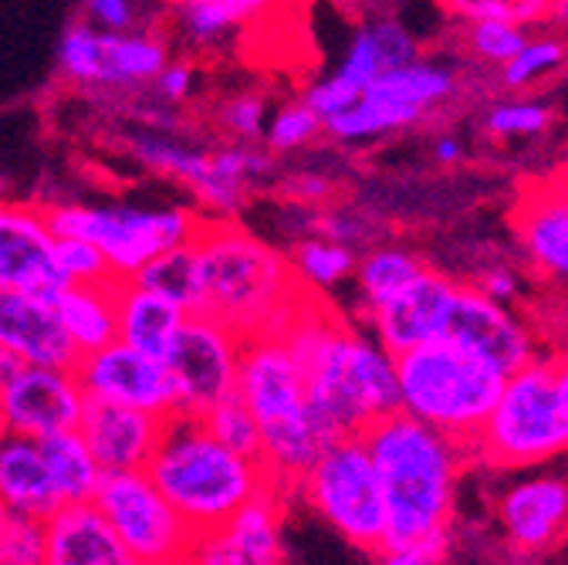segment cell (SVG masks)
<instances>
[{
    "label": "cell",
    "mask_w": 568,
    "mask_h": 565,
    "mask_svg": "<svg viewBox=\"0 0 568 565\" xmlns=\"http://www.w3.org/2000/svg\"><path fill=\"white\" fill-rule=\"evenodd\" d=\"M359 437L379 471L389 512L376 558L389 565H437L450 558V522L470 457L467 444L403 410L376 416Z\"/></svg>",
    "instance_id": "cell-1"
},
{
    "label": "cell",
    "mask_w": 568,
    "mask_h": 565,
    "mask_svg": "<svg viewBox=\"0 0 568 565\" xmlns=\"http://www.w3.org/2000/svg\"><path fill=\"white\" fill-rule=\"evenodd\" d=\"M281 339L302 366L308 410L325 447L399 410L393 352L376 335L342 322L315 292L284 322Z\"/></svg>",
    "instance_id": "cell-2"
},
{
    "label": "cell",
    "mask_w": 568,
    "mask_h": 565,
    "mask_svg": "<svg viewBox=\"0 0 568 565\" xmlns=\"http://www.w3.org/2000/svg\"><path fill=\"white\" fill-rule=\"evenodd\" d=\"M196 312L227 322L241 339L281 332L312 292L292 271V261L231 221H203L196 238Z\"/></svg>",
    "instance_id": "cell-3"
},
{
    "label": "cell",
    "mask_w": 568,
    "mask_h": 565,
    "mask_svg": "<svg viewBox=\"0 0 568 565\" xmlns=\"http://www.w3.org/2000/svg\"><path fill=\"white\" fill-rule=\"evenodd\" d=\"M146 474L183 522L200 532L221 528L241 505L274 487L257 457L237 454L206 431L200 413H170Z\"/></svg>",
    "instance_id": "cell-4"
},
{
    "label": "cell",
    "mask_w": 568,
    "mask_h": 565,
    "mask_svg": "<svg viewBox=\"0 0 568 565\" xmlns=\"http://www.w3.org/2000/svg\"><path fill=\"white\" fill-rule=\"evenodd\" d=\"M234 390L257 420V461L264 464L277 491L292 494L298 477L322 454L325 441L315 431V420L308 410L302 366L295 363L281 332H261L244 339Z\"/></svg>",
    "instance_id": "cell-5"
},
{
    "label": "cell",
    "mask_w": 568,
    "mask_h": 565,
    "mask_svg": "<svg viewBox=\"0 0 568 565\" xmlns=\"http://www.w3.org/2000/svg\"><path fill=\"white\" fill-rule=\"evenodd\" d=\"M393 360L399 410L460 444L474 441L508 380L505 370L447 335L403 349Z\"/></svg>",
    "instance_id": "cell-6"
},
{
    "label": "cell",
    "mask_w": 568,
    "mask_h": 565,
    "mask_svg": "<svg viewBox=\"0 0 568 565\" xmlns=\"http://www.w3.org/2000/svg\"><path fill=\"white\" fill-rule=\"evenodd\" d=\"M470 457L497 471L538 467L568 454V410L551 356H535L508 373L505 390L467 444Z\"/></svg>",
    "instance_id": "cell-7"
},
{
    "label": "cell",
    "mask_w": 568,
    "mask_h": 565,
    "mask_svg": "<svg viewBox=\"0 0 568 565\" xmlns=\"http://www.w3.org/2000/svg\"><path fill=\"white\" fill-rule=\"evenodd\" d=\"M292 494H302L308 508L352 548L373 558L379 555L389 522L386 491L359 434L338 437L322 447Z\"/></svg>",
    "instance_id": "cell-8"
},
{
    "label": "cell",
    "mask_w": 568,
    "mask_h": 565,
    "mask_svg": "<svg viewBox=\"0 0 568 565\" xmlns=\"http://www.w3.org/2000/svg\"><path fill=\"white\" fill-rule=\"evenodd\" d=\"M44 218L54 234H75L102 248L112 274L129 281L156 254L190 244L203 218L183 206H82L61 203L44 206Z\"/></svg>",
    "instance_id": "cell-9"
},
{
    "label": "cell",
    "mask_w": 568,
    "mask_h": 565,
    "mask_svg": "<svg viewBox=\"0 0 568 565\" xmlns=\"http://www.w3.org/2000/svg\"><path fill=\"white\" fill-rule=\"evenodd\" d=\"M92 502L109 518L132 565H173L190 558L193 528L166 502L146 467L102 471Z\"/></svg>",
    "instance_id": "cell-10"
},
{
    "label": "cell",
    "mask_w": 568,
    "mask_h": 565,
    "mask_svg": "<svg viewBox=\"0 0 568 565\" xmlns=\"http://www.w3.org/2000/svg\"><path fill=\"white\" fill-rule=\"evenodd\" d=\"M244 339L221 319L206 312H186L173 345L163 356L176 410L203 413L221 396L237 386V363H241Z\"/></svg>",
    "instance_id": "cell-11"
},
{
    "label": "cell",
    "mask_w": 568,
    "mask_h": 565,
    "mask_svg": "<svg viewBox=\"0 0 568 565\" xmlns=\"http://www.w3.org/2000/svg\"><path fill=\"white\" fill-rule=\"evenodd\" d=\"M166 61V44L146 31H99L92 24H71L58 44L61 75L75 85H146Z\"/></svg>",
    "instance_id": "cell-12"
},
{
    "label": "cell",
    "mask_w": 568,
    "mask_h": 565,
    "mask_svg": "<svg viewBox=\"0 0 568 565\" xmlns=\"http://www.w3.org/2000/svg\"><path fill=\"white\" fill-rule=\"evenodd\" d=\"M82 406L85 390L75 370L21 363L0 383V431L41 441L48 434L79 427Z\"/></svg>",
    "instance_id": "cell-13"
},
{
    "label": "cell",
    "mask_w": 568,
    "mask_h": 565,
    "mask_svg": "<svg viewBox=\"0 0 568 565\" xmlns=\"http://www.w3.org/2000/svg\"><path fill=\"white\" fill-rule=\"evenodd\" d=\"M419 58L416 38L393 18H379L355 31L342 64L305 92V102L322 115V122L359 99L383 72Z\"/></svg>",
    "instance_id": "cell-14"
},
{
    "label": "cell",
    "mask_w": 568,
    "mask_h": 565,
    "mask_svg": "<svg viewBox=\"0 0 568 565\" xmlns=\"http://www.w3.org/2000/svg\"><path fill=\"white\" fill-rule=\"evenodd\" d=\"M75 376H79L85 396L115 400V403L146 410L163 420L170 413H176V396H173L166 363L146 356V352H139L119 339L79 356Z\"/></svg>",
    "instance_id": "cell-15"
},
{
    "label": "cell",
    "mask_w": 568,
    "mask_h": 565,
    "mask_svg": "<svg viewBox=\"0 0 568 565\" xmlns=\"http://www.w3.org/2000/svg\"><path fill=\"white\" fill-rule=\"evenodd\" d=\"M497 528L521 558L561 548L568 542V477L531 474L508 484L497 498Z\"/></svg>",
    "instance_id": "cell-16"
},
{
    "label": "cell",
    "mask_w": 568,
    "mask_h": 565,
    "mask_svg": "<svg viewBox=\"0 0 568 565\" xmlns=\"http://www.w3.org/2000/svg\"><path fill=\"white\" fill-rule=\"evenodd\" d=\"M444 335L480 352L484 360H490L505 373H515L535 356H541L531 325L518 319L505 302H494L490 295H484L474 281L470 285H457Z\"/></svg>",
    "instance_id": "cell-17"
},
{
    "label": "cell",
    "mask_w": 568,
    "mask_h": 565,
    "mask_svg": "<svg viewBox=\"0 0 568 565\" xmlns=\"http://www.w3.org/2000/svg\"><path fill=\"white\" fill-rule=\"evenodd\" d=\"M284 491L267 487L247 505H241L221 528L193 535L190 558L203 565H274L284 562L281 538V502Z\"/></svg>",
    "instance_id": "cell-18"
},
{
    "label": "cell",
    "mask_w": 568,
    "mask_h": 565,
    "mask_svg": "<svg viewBox=\"0 0 568 565\" xmlns=\"http://www.w3.org/2000/svg\"><path fill=\"white\" fill-rule=\"evenodd\" d=\"M64 285L44 206L0 203V289L51 299Z\"/></svg>",
    "instance_id": "cell-19"
},
{
    "label": "cell",
    "mask_w": 568,
    "mask_h": 565,
    "mask_svg": "<svg viewBox=\"0 0 568 565\" xmlns=\"http://www.w3.org/2000/svg\"><path fill=\"white\" fill-rule=\"evenodd\" d=\"M454 295H457V281H450L434 268H423V274L409 289H403L386 305L366 312V322L373 335L396 356L403 349L444 335L454 309Z\"/></svg>",
    "instance_id": "cell-20"
},
{
    "label": "cell",
    "mask_w": 568,
    "mask_h": 565,
    "mask_svg": "<svg viewBox=\"0 0 568 565\" xmlns=\"http://www.w3.org/2000/svg\"><path fill=\"white\" fill-rule=\"evenodd\" d=\"M102 471H135L146 467L163 431V416L135 410L115 400L85 396L75 427Z\"/></svg>",
    "instance_id": "cell-21"
},
{
    "label": "cell",
    "mask_w": 568,
    "mask_h": 565,
    "mask_svg": "<svg viewBox=\"0 0 568 565\" xmlns=\"http://www.w3.org/2000/svg\"><path fill=\"white\" fill-rule=\"evenodd\" d=\"M515 234L531 271L568 289V183L558 173L521 193Z\"/></svg>",
    "instance_id": "cell-22"
},
{
    "label": "cell",
    "mask_w": 568,
    "mask_h": 565,
    "mask_svg": "<svg viewBox=\"0 0 568 565\" xmlns=\"http://www.w3.org/2000/svg\"><path fill=\"white\" fill-rule=\"evenodd\" d=\"M0 345L21 363L75 370L79 349L64 335L48 299L31 292L0 289Z\"/></svg>",
    "instance_id": "cell-23"
},
{
    "label": "cell",
    "mask_w": 568,
    "mask_h": 565,
    "mask_svg": "<svg viewBox=\"0 0 568 565\" xmlns=\"http://www.w3.org/2000/svg\"><path fill=\"white\" fill-rule=\"evenodd\" d=\"M41 525L44 565H132L95 502H64Z\"/></svg>",
    "instance_id": "cell-24"
},
{
    "label": "cell",
    "mask_w": 568,
    "mask_h": 565,
    "mask_svg": "<svg viewBox=\"0 0 568 565\" xmlns=\"http://www.w3.org/2000/svg\"><path fill=\"white\" fill-rule=\"evenodd\" d=\"M132 157L142 167H150V170L183 183L186 190H193V196L203 206L217 210V214H231V210H237L244 203V186L221 180L217 170H213L210 153H196V150L176 143V139H170L163 132H150V135L132 139Z\"/></svg>",
    "instance_id": "cell-25"
},
{
    "label": "cell",
    "mask_w": 568,
    "mask_h": 565,
    "mask_svg": "<svg viewBox=\"0 0 568 565\" xmlns=\"http://www.w3.org/2000/svg\"><path fill=\"white\" fill-rule=\"evenodd\" d=\"M61 505L34 437L0 431V512L44 522Z\"/></svg>",
    "instance_id": "cell-26"
},
{
    "label": "cell",
    "mask_w": 568,
    "mask_h": 565,
    "mask_svg": "<svg viewBox=\"0 0 568 565\" xmlns=\"http://www.w3.org/2000/svg\"><path fill=\"white\" fill-rule=\"evenodd\" d=\"M119 278L109 281H64L48 299L64 335L79 349V356L95 352L119 335Z\"/></svg>",
    "instance_id": "cell-27"
},
{
    "label": "cell",
    "mask_w": 568,
    "mask_h": 565,
    "mask_svg": "<svg viewBox=\"0 0 568 565\" xmlns=\"http://www.w3.org/2000/svg\"><path fill=\"white\" fill-rule=\"evenodd\" d=\"M186 319V309H180L176 302L135 285V281H122L119 285V342L146 352L153 360H163L173 335L180 332Z\"/></svg>",
    "instance_id": "cell-28"
},
{
    "label": "cell",
    "mask_w": 568,
    "mask_h": 565,
    "mask_svg": "<svg viewBox=\"0 0 568 565\" xmlns=\"http://www.w3.org/2000/svg\"><path fill=\"white\" fill-rule=\"evenodd\" d=\"M38 447L44 454V464H48V474L54 481L61 505L64 502H92V494L102 481V467L92 457L85 437L71 427V431L41 437Z\"/></svg>",
    "instance_id": "cell-29"
},
{
    "label": "cell",
    "mask_w": 568,
    "mask_h": 565,
    "mask_svg": "<svg viewBox=\"0 0 568 565\" xmlns=\"http://www.w3.org/2000/svg\"><path fill=\"white\" fill-rule=\"evenodd\" d=\"M423 261L406 251V248H373L366 251L359 261H355V281H359V299H363V312H373L379 305H386L389 299H396L403 289H409L413 281L423 274Z\"/></svg>",
    "instance_id": "cell-30"
},
{
    "label": "cell",
    "mask_w": 568,
    "mask_h": 565,
    "mask_svg": "<svg viewBox=\"0 0 568 565\" xmlns=\"http://www.w3.org/2000/svg\"><path fill=\"white\" fill-rule=\"evenodd\" d=\"M129 281H135V285H142V289H150V292L176 302L186 312H196L200 281H196V251H193V241L156 254L153 261L142 264Z\"/></svg>",
    "instance_id": "cell-31"
},
{
    "label": "cell",
    "mask_w": 568,
    "mask_h": 565,
    "mask_svg": "<svg viewBox=\"0 0 568 565\" xmlns=\"http://www.w3.org/2000/svg\"><path fill=\"white\" fill-rule=\"evenodd\" d=\"M288 261H292L295 278L312 292H328L355 271V251L348 244L328 241L322 234H308V238L295 241Z\"/></svg>",
    "instance_id": "cell-32"
},
{
    "label": "cell",
    "mask_w": 568,
    "mask_h": 565,
    "mask_svg": "<svg viewBox=\"0 0 568 565\" xmlns=\"http://www.w3.org/2000/svg\"><path fill=\"white\" fill-rule=\"evenodd\" d=\"M206 431L217 437L221 444H227L237 454L257 457L261 454V431H257V420L247 410V403L241 400L237 390H231L227 396H221L213 406H206L203 413Z\"/></svg>",
    "instance_id": "cell-33"
},
{
    "label": "cell",
    "mask_w": 568,
    "mask_h": 565,
    "mask_svg": "<svg viewBox=\"0 0 568 565\" xmlns=\"http://www.w3.org/2000/svg\"><path fill=\"white\" fill-rule=\"evenodd\" d=\"M325 132V122L322 115L302 99V102H292V105H281L274 112V119L264 125V143L271 153H295Z\"/></svg>",
    "instance_id": "cell-34"
},
{
    "label": "cell",
    "mask_w": 568,
    "mask_h": 565,
    "mask_svg": "<svg viewBox=\"0 0 568 565\" xmlns=\"http://www.w3.org/2000/svg\"><path fill=\"white\" fill-rule=\"evenodd\" d=\"M444 8L454 18L477 21V18H501L515 24H535L561 8V0H444Z\"/></svg>",
    "instance_id": "cell-35"
},
{
    "label": "cell",
    "mask_w": 568,
    "mask_h": 565,
    "mask_svg": "<svg viewBox=\"0 0 568 565\" xmlns=\"http://www.w3.org/2000/svg\"><path fill=\"white\" fill-rule=\"evenodd\" d=\"M525 41H528L525 28L515 21H501V18H477L467 28L470 51L487 64H505L525 48Z\"/></svg>",
    "instance_id": "cell-36"
},
{
    "label": "cell",
    "mask_w": 568,
    "mask_h": 565,
    "mask_svg": "<svg viewBox=\"0 0 568 565\" xmlns=\"http://www.w3.org/2000/svg\"><path fill=\"white\" fill-rule=\"evenodd\" d=\"M54 264L64 281H109L115 278L102 248L75 238V234H54Z\"/></svg>",
    "instance_id": "cell-37"
},
{
    "label": "cell",
    "mask_w": 568,
    "mask_h": 565,
    "mask_svg": "<svg viewBox=\"0 0 568 565\" xmlns=\"http://www.w3.org/2000/svg\"><path fill=\"white\" fill-rule=\"evenodd\" d=\"M0 565H44V525L21 515H0Z\"/></svg>",
    "instance_id": "cell-38"
},
{
    "label": "cell",
    "mask_w": 568,
    "mask_h": 565,
    "mask_svg": "<svg viewBox=\"0 0 568 565\" xmlns=\"http://www.w3.org/2000/svg\"><path fill=\"white\" fill-rule=\"evenodd\" d=\"M565 44L555 38H541V41H525V48L508 58L505 68V85L508 89H528L531 82H538L541 75L555 72V68L565 61Z\"/></svg>",
    "instance_id": "cell-39"
},
{
    "label": "cell",
    "mask_w": 568,
    "mask_h": 565,
    "mask_svg": "<svg viewBox=\"0 0 568 565\" xmlns=\"http://www.w3.org/2000/svg\"><path fill=\"white\" fill-rule=\"evenodd\" d=\"M180 28L193 44H221L241 24L213 0H176Z\"/></svg>",
    "instance_id": "cell-40"
},
{
    "label": "cell",
    "mask_w": 568,
    "mask_h": 565,
    "mask_svg": "<svg viewBox=\"0 0 568 565\" xmlns=\"http://www.w3.org/2000/svg\"><path fill=\"white\" fill-rule=\"evenodd\" d=\"M551 125V109L538 102H505L494 105L484 119V129L497 139H515V135H538Z\"/></svg>",
    "instance_id": "cell-41"
},
{
    "label": "cell",
    "mask_w": 568,
    "mask_h": 565,
    "mask_svg": "<svg viewBox=\"0 0 568 565\" xmlns=\"http://www.w3.org/2000/svg\"><path fill=\"white\" fill-rule=\"evenodd\" d=\"M217 119L237 143H254L257 135H264L267 109H264V99H257V95H234L231 102L221 105Z\"/></svg>",
    "instance_id": "cell-42"
},
{
    "label": "cell",
    "mask_w": 568,
    "mask_h": 565,
    "mask_svg": "<svg viewBox=\"0 0 568 565\" xmlns=\"http://www.w3.org/2000/svg\"><path fill=\"white\" fill-rule=\"evenodd\" d=\"M82 11L99 31H135V4L132 0H82Z\"/></svg>",
    "instance_id": "cell-43"
},
{
    "label": "cell",
    "mask_w": 568,
    "mask_h": 565,
    "mask_svg": "<svg viewBox=\"0 0 568 565\" xmlns=\"http://www.w3.org/2000/svg\"><path fill=\"white\" fill-rule=\"evenodd\" d=\"M153 82L163 102H183L193 92V68L186 61H173V64L166 61Z\"/></svg>",
    "instance_id": "cell-44"
},
{
    "label": "cell",
    "mask_w": 568,
    "mask_h": 565,
    "mask_svg": "<svg viewBox=\"0 0 568 565\" xmlns=\"http://www.w3.org/2000/svg\"><path fill=\"white\" fill-rule=\"evenodd\" d=\"M281 193H284V200H292L298 206L302 203H322L332 196V183L318 173H298L281 186Z\"/></svg>",
    "instance_id": "cell-45"
},
{
    "label": "cell",
    "mask_w": 568,
    "mask_h": 565,
    "mask_svg": "<svg viewBox=\"0 0 568 565\" xmlns=\"http://www.w3.org/2000/svg\"><path fill=\"white\" fill-rule=\"evenodd\" d=\"M474 285L484 292V295H490L494 302H515L518 299V278L508 271V268H490V271H484Z\"/></svg>",
    "instance_id": "cell-46"
},
{
    "label": "cell",
    "mask_w": 568,
    "mask_h": 565,
    "mask_svg": "<svg viewBox=\"0 0 568 565\" xmlns=\"http://www.w3.org/2000/svg\"><path fill=\"white\" fill-rule=\"evenodd\" d=\"M213 4H221L241 28L244 24H254L257 18H267V14H274L284 0H213Z\"/></svg>",
    "instance_id": "cell-47"
},
{
    "label": "cell",
    "mask_w": 568,
    "mask_h": 565,
    "mask_svg": "<svg viewBox=\"0 0 568 565\" xmlns=\"http://www.w3.org/2000/svg\"><path fill=\"white\" fill-rule=\"evenodd\" d=\"M434 157H437V163H444V167H454L460 157H464V150H460V143L457 139H450V135H444V139H437V147H434Z\"/></svg>",
    "instance_id": "cell-48"
},
{
    "label": "cell",
    "mask_w": 568,
    "mask_h": 565,
    "mask_svg": "<svg viewBox=\"0 0 568 565\" xmlns=\"http://www.w3.org/2000/svg\"><path fill=\"white\" fill-rule=\"evenodd\" d=\"M551 366H555V376H558V393H561V403L568 410V349L561 352H551Z\"/></svg>",
    "instance_id": "cell-49"
},
{
    "label": "cell",
    "mask_w": 568,
    "mask_h": 565,
    "mask_svg": "<svg viewBox=\"0 0 568 565\" xmlns=\"http://www.w3.org/2000/svg\"><path fill=\"white\" fill-rule=\"evenodd\" d=\"M18 366H21V360L14 356V352H8L4 345H0V383H4Z\"/></svg>",
    "instance_id": "cell-50"
},
{
    "label": "cell",
    "mask_w": 568,
    "mask_h": 565,
    "mask_svg": "<svg viewBox=\"0 0 568 565\" xmlns=\"http://www.w3.org/2000/svg\"><path fill=\"white\" fill-rule=\"evenodd\" d=\"M558 176H561V180H565V183H568V167H565V170H561V173H558Z\"/></svg>",
    "instance_id": "cell-51"
},
{
    "label": "cell",
    "mask_w": 568,
    "mask_h": 565,
    "mask_svg": "<svg viewBox=\"0 0 568 565\" xmlns=\"http://www.w3.org/2000/svg\"><path fill=\"white\" fill-rule=\"evenodd\" d=\"M0 515H4V512H0Z\"/></svg>",
    "instance_id": "cell-52"
}]
</instances>
